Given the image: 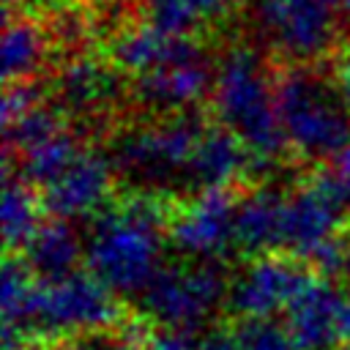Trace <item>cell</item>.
<instances>
[{
  "label": "cell",
  "mask_w": 350,
  "mask_h": 350,
  "mask_svg": "<svg viewBox=\"0 0 350 350\" xmlns=\"http://www.w3.org/2000/svg\"><path fill=\"white\" fill-rule=\"evenodd\" d=\"M172 211L156 191H137L98 213L85 241V260L115 295H139L161 271V232Z\"/></svg>",
  "instance_id": "cell-1"
},
{
  "label": "cell",
  "mask_w": 350,
  "mask_h": 350,
  "mask_svg": "<svg viewBox=\"0 0 350 350\" xmlns=\"http://www.w3.org/2000/svg\"><path fill=\"white\" fill-rule=\"evenodd\" d=\"M213 109L219 126L230 129L246 145L257 172L287 148L276 112V82H271L254 49L232 46L221 55L213 79Z\"/></svg>",
  "instance_id": "cell-2"
},
{
  "label": "cell",
  "mask_w": 350,
  "mask_h": 350,
  "mask_svg": "<svg viewBox=\"0 0 350 350\" xmlns=\"http://www.w3.org/2000/svg\"><path fill=\"white\" fill-rule=\"evenodd\" d=\"M276 112L284 145L301 159L334 161L350 148V112L334 79L314 66H287L276 77Z\"/></svg>",
  "instance_id": "cell-3"
},
{
  "label": "cell",
  "mask_w": 350,
  "mask_h": 350,
  "mask_svg": "<svg viewBox=\"0 0 350 350\" xmlns=\"http://www.w3.org/2000/svg\"><path fill=\"white\" fill-rule=\"evenodd\" d=\"M205 131V123L194 112L161 118L156 123L129 126L109 142V161L115 172L137 183L142 191L170 189L175 180H186L191 153Z\"/></svg>",
  "instance_id": "cell-4"
},
{
  "label": "cell",
  "mask_w": 350,
  "mask_h": 350,
  "mask_svg": "<svg viewBox=\"0 0 350 350\" xmlns=\"http://www.w3.org/2000/svg\"><path fill=\"white\" fill-rule=\"evenodd\" d=\"M249 16L260 41L290 66H314L339 36L334 0H252Z\"/></svg>",
  "instance_id": "cell-5"
},
{
  "label": "cell",
  "mask_w": 350,
  "mask_h": 350,
  "mask_svg": "<svg viewBox=\"0 0 350 350\" xmlns=\"http://www.w3.org/2000/svg\"><path fill=\"white\" fill-rule=\"evenodd\" d=\"M230 282L216 262H175L161 265L150 284L137 295L139 309L153 325L194 331L221 301H227Z\"/></svg>",
  "instance_id": "cell-6"
},
{
  "label": "cell",
  "mask_w": 350,
  "mask_h": 350,
  "mask_svg": "<svg viewBox=\"0 0 350 350\" xmlns=\"http://www.w3.org/2000/svg\"><path fill=\"white\" fill-rule=\"evenodd\" d=\"M118 317H120V306L115 293L90 271L88 273L77 271L68 279L36 284L27 331L77 336L88 331L112 328Z\"/></svg>",
  "instance_id": "cell-7"
},
{
  "label": "cell",
  "mask_w": 350,
  "mask_h": 350,
  "mask_svg": "<svg viewBox=\"0 0 350 350\" xmlns=\"http://www.w3.org/2000/svg\"><path fill=\"white\" fill-rule=\"evenodd\" d=\"M345 194L336 189L331 175L323 170L309 183H301L284 197L282 216V246L295 257L309 262L323 246L339 241L347 211Z\"/></svg>",
  "instance_id": "cell-8"
},
{
  "label": "cell",
  "mask_w": 350,
  "mask_h": 350,
  "mask_svg": "<svg viewBox=\"0 0 350 350\" xmlns=\"http://www.w3.org/2000/svg\"><path fill=\"white\" fill-rule=\"evenodd\" d=\"M238 200L227 189L197 191L180 208H172L170 243L189 262H216L235 246Z\"/></svg>",
  "instance_id": "cell-9"
},
{
  "label": "cell",
  "mask_w": 350,
  "mask_h": 350,
  "mask_svg": "<svg viewBox=\"0 0 350 350\" xmlns=\"http://www.w3.org/2000/svg\"><path fill=\"white\" fill-rule=\"evenodd\" d=\"M312 273L295 257H273L262 254L246 262L232 279L227 290V306L241 320H268L309 287Z\"/></svg>",
  "instance_id": "cell-10"
},
{
  "label": "cell",
  "mask_w": 350,
  "mask_h": 350,
  "mask_svg": "<svg viewBox=\"0 0 350 350\" xmlns=\"http://www.w3.org/2000/svg\"><path fill=\"white\" fill-rule=\"evenodd\" d=\"M112 178L115 167L109 156L96 150H79L71 167L44 189V208L63 221L90 219L104 213L112 197Z\"/></svg>",
  "instance_id": "cell-11"
},
{
  "label": "cell",
  "mask_w": 350,
  "mask_h": 350,
  "mask_svg": "<svg viewBox=\"0 0 350 350\" xmlns=\"http://www.w3.org/2000/svg\"><path fill=\"white\" fill-rule=\"evenodd\" d=\"M213 79L216 71H211V63L202 52L197 57L178 60L145 77H137L131 96L142 109L170 118L191 112V107H197L208 96V90H213Z\"/></svg>",
  "instance_id": "cell-12"
},
{
  "label": "cell",
  "mask_w": 350,
  "mask_h": 350,
  "mask_svg": "<svg viewBox=\"0 0 350 350\" xmlns=\"http://www.w3.org/2000/svg\"><path fill=\"white\" fill-rule=\"evenodd\" d=\"M120 93L123 82L115 63L93 55L71 57L55 77V98L63 115H101L115 107Z\"/></svg>",
  "instance_id": "cell-13"
},
{
  "label": "cell",
  "mask_w": 350,
  "mask_h": 350,
  "mask_svg": "<svg viewBox=\"0 0 350 350\" xmlns=\"http://www.w3.org/2000/svg\"><path fill=\"white\" fill-rule=\"evenodd\" d=\"M197 55H202V46L194 38H170L148 27L145 22L118 30L109 41V60L115 63V68L134 77H145L161 66Z\"/></svg>",
  "instance_id": "cell-14"
},
{
  "label": "cell",
  "mask_w": 350,
  "mask_h": 350,
  "mask_svg": "<svg viewBox=\"0 0 350 350\" xmlns=\"http://www.w3.org/2000/svg\"><path fill=\"white\" fill-rule=\"evenodd\" d=\"M345 295L328 282H309V287L287 309V331L298 350H334L339 345V314Z\"/></svg>",
  "instance_id": "cell-15"
},
{
  "label": "cell",
  "mask_w": 350,
  "mask_h": 350,
  "mask_svg": "<svg viewBox=\"0 0 350 350\" xmlns=\"http://www.w3.org/2000/svg\"><path fill=\"white\" fill-rule=\"evenodd\" d=\"M246 172H254V159L246 150V145L224 126H205L191 153L186 180L200 191H208L227 189Z\"/></svg>",
  "instance_id": "cell-16"
},
{
  "label": "cell",
  "mask_w": 350,
  "mask_h": 350,
  "mask_svg": "<svg viewBox=\"0 0 350 350\" xmlns=\"http://www.w3.org/2000/svg\"><path fill=\"white\" fill-rule=\"evenodd\" d=\"M85 257V243L71 221L49 219L22 249V262L36 282H60L77 273L79 260Z\"/></svg>",
  "instance_id": "cell-17"
},
{
  "label": "cell",
  "mask_w": 350,
  "mask_h": 350,
  "mask_svg": "<svg viewBox=\"0 0 350 350\" xmlns=\"http://www.w3.org/2000/svg\"><path fill=\"white\" fill-rule=\"evenodd\" d=\"M284 197L279 189L260 183L238 200L235 213V246L246 254H268L282 246V216Z\"/></svg>",
  "instance_id": "cell-18"
},
{
  "label": "cell",
  "mask_w": 350,
  "mask_h": 350,
  "mask_svg": "<svg viewBox=\"0 0 350 350\" xmlns=\"http://www.w3.org/2000/svg\"><path fill=\"white\" fill-rule=\"evenodd\" d=\"M46 33L30 16H16L5 22L3 30V79L5 85L33 82L46 63Z\"/></svg>",
  "instance_id": "cell-19"
},
{
  "label": "cell",
  "mask_w": 350,
  "mask_h": 350,
  "mask_svg": "<svg viewBox=\"0 0 350 350\" xmlns=\"http://www.w3.org/2000/svg\"><path fill=\"white\" fill-rule=\"evenodd\" d=\"M41 208H44V200H38L33 194L30 183H25L22 178L14 180L11 175L5 178V189H3V241H5L8 252H22L27 246V241L44 224L41 221Z\"/></svg>",
  "instance_id": "cell-20"
},
{
  "label": "cell",
  "mask_w": 350,
  "mask_h": 350,
  "mask_svg": "<svg viewBox=\"0 0 350 350\" xmlns=\"http://www.w3.org/2000/svg\"><path fill=\"white\" fill-rule=\"evenodd\" d=\"M3 342L5 347L25 339V331L30 325V306L36 295V284L30 271L22 260L8 257L3 262Z\"/></svg>",
  "instance_id": "cell-21"
},
{
  "label": "cell",
  "mask_w": 350,
  "mask_h": 350,
  "mask_svg": "<svg viewBox=\"0 0 350 350\" xmlns=\"http://www.w3.org/2000/svg\"><path fill=\"white\" fill-rule=\"evenodd\" d=\"M79 156V145L77 139L63 131L52 139H46L44 145L27 150L19 156V172H22V180L30 183V186H41L46 189L49 183H55L68 167L71 161Z\"/></svg>",
  "instance_id": "cell-22"
},
{
  "label": "cell",
  "mask_w": 350,
  "mask_h": 350,
  "mask_svg": "<svg viewBox=\"0 0 350 350\" xmlns=\"http://www.w3.org/2000/svg\"><path fill=\"white\" fill-rule=\"evenodd\" d=\"M3 129H5V145H8L5 156H14V153L22 156V153H27V150H33V148L44 145L46 139L66 131L63 129V112L55 107H46L44 101L36 104L33 109H27L25 115L14 118Z\"/></svg>",
  "instance_id": "cell-23"
},
{
  "label": "cell",
  "mask_w": 350,
  "mask_h": 350,
  "mask_svg": "<svg viewBox=\"0 0 350 350\" xmlns=\"http://www.w3.org/2000/svg\"><path fill=\"white\" fill-rule=\"evenodd\" d=\"M142 22L170 38H191L202 30V22L191 0H139Z\"/></svg>",
  "instance_id": "cell-24"
},
{
  "label": "cell",
  "mask_w": 350,
  "mask_h": 350,
  "mask_svg": "<svg viewBox=\"0 0 350 350\" xmlns=\"http://www.w3.org/2000/svg\"><path fill=\"white\" fill-rule=\"evenodd\" d=\"M238 350H298L287 325L268 320H241L235 325Z\"/></svg>",
  "instance_id": "cell-25"
},
{
  "label": "cell",
  "mask_w": 350,
  "mask_h": 350,
  "mask_svg": "<svg viewBox=\"0 0 350 350\" xmlns=\"http://www.w3.org/2000/svg\"><path fill=\"white\" fill-rule=\"evenodd\" d=\"M148 328L139 325H120V328H101L68 336L63 350H139Z\"/></svg>",
  "instance_id": "cell-26"
},
{
  "label": "cell",
  "mask_w": 350,
  "mask_h": 350,
  "mask_svg": "<svg viewBox=\"0 0 350 350\" xmlns=\"http://www.w3.org/2000/svg\"><path fill=\"white\" fill-rule=\"evenodd\" d=\"M139 350H200V336L186 328H148Z\"/></svg>",
  "instance_id": "cell-27"
},
{
  "label": "cell",
  "mask_w": 350,
  "mask_h": 350,
  "mask_svg": "<svg viewBox=\"0 0 350 350\" xmlns=\"http://www.w3.org/2000/svg\"><path fill=\"white\" fill-rule=\"evenodd\" d=\"M36 104H41V96L36 90L33 82H22V85H8L5 96H3V126L11 123L14 118L25 115L27 109H33Z\"/></svg>",
  "instance_id": "cell-28"
},
{
  "label": "cell",
  "mask_w": 350,
  "mask_h": 350,
  "mask_svg": "<svg viewBox=\"0 0 350 350\" xmlns=\"http://www.w3.org/2000/svg\"><path fill=\"white\" fill-rule=\"evenodd\" d=\"M202 27H213V25H221L224 19L232 16L238 0H191Z\"/></svg>",
  "instance_id": "cell-29"
},
{
  "label": "cell",
  "mask_w": 350,
  "mask_h": 350,
  "mask_svg": "<svg viewBox=\"0 0 350 350\" xmlns=\"http://www.w3.org/2000/svg\"><path fill=\"white\" fill-rule=\"evenodd\" d=\"M334 85L339 90V98L345 101L347 112H350V44L342 46L339 57H336V66H334Z\"/></svg>",
  "instance_id": "cell-30"
},
{
  "label": "cell",
  "mask_w": 350,
  "mask_h": 350,
  "mask_svg": "<svg viewBox=\"0 0 350 350\" xmlns=\"http://www.w3.org/2000/svg\"><path fill=\"white\" fill-rule=\"evenodd\" d=\"M200 350H238L235 342V328H211L200 336Z\"/></svg>",
  "instance_id": "cell-31"
},
{
  "label": "cell",
  "mask_w": 350,
  "mask_h": 350,
  "mask_svg": "<svg viewBox=\"0 0 350 350\" xmlns=\"http://www.w3.org/2000/svg\"><path fill=\"white\" fill-rule=\"evenodd\" d=\"M328 175H331V180L336 183V189L345 194V200L350 202V148L347 150H342L334 161H331V167L325 170Z\"/></svg>",
  "instance_id": "cell-32"
},
{
  "label": "cell",
  "mask_w": 350,
  "mask_h": 350,
  "mask_svg": "<svg viewBox=\"0 0 350 350\" xmlns=\"http://www.w3.org/2000/svg\"><path fill=\"white\" fill-rule=\"evenodd\" d=\"M5 5H8V8H16L19 14H22V11L33 14V11H41V8L57 5V0H5Z\"/></svg>",
  "instance_id": "cell-33"
},
{
  "label": "cell",
  "mask_w": 350,
  "mask_h": 350,
  "mask_svg": "<svg viewBox=\"0 0 350 350\" xmlns=\"http://www.w3.org/2000/svg\"><path fill=\"white\" fill-rule=\"evenodd\" d=\"M5 350H52V345L44 342V339H38V336H25V339L8 345Z\"/></svg>",
  "instance_id": "cell-34"
},
{
  "label": "cell",
  "mask_w": 350,
  "mask_h": 350,
  "mask_svg": "<svg viewBox=\"0 0 350 350\" xmlns=\"http://www.w3.org/2000/svg\"><path fill=\"white\" fill-rule=\"evenodd\" d=\"M339 342L350 347V298H345V304H342V314H339Z\"/></svg>",
  "instance_id": "cell-35"
},
{
  "label": "cell",
  "mask_w": 350,
  "mask_h": 350,
  "mask_svg": "<svg viewBox=\"0 0 350 350\" xmlns=\"http://www.w3.org/2000/svg\"><path fill=\"white\" fill-rule=\"evenodd\" d=\"M334 5H336V14H339V19L350 22V0H334Z\"/></svg>",
  "instance_id": "cell-36"
},
{
  "label": "cell",
  "mask_w": 350,
  "mask_h": 350,
  "mask_svg": "<svg viewBox=\"0 0 350 350\" xmlns=\"http://www.w3.org/2000/svg\"><path fill=\"white\" fill-rule=\"evenodd\" d=\"M342 271H345V276H347V282H350V241L345 243V265H342Z\"/></svg>",
  "instance_id": "cell-37"
},
{
  "label": "cell",
  "mask_w": 350,
  "mask_h": 350,
  "mask_svg": "<svg viewBox=\"0 0 350 350\" xmlns=\"http://www.w3.org/2000/svg\"><path fill=\"white\" fill-rule=\"evenodd\" d=\"M88 3H93V5H98V8H112V5L120 3V0H88Z\"/></svg>",
  "instance_id": "cell-38"
}]
</instances>
